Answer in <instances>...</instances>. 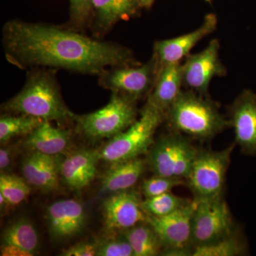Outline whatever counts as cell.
Masks as SVG:
<instances>
[{
    "mask_svg": "<svg viewBox=\"0 0 256 256\" xmlns=\"http://www.w3.org/2000/svg\"><path fill=\"white\" fill-rule=\"evenodd\" d=\"M6 60L21 69H63L98 76L111 67L140 65L128 47L89 37L68 26L9 20L2 28Z\"/></svg>",
    "mask_w": 256,
    "mask_h": 256,
    "instance_id": "cell-1",
    "label": "cell"
},
{
    "mask_svg": "<svg viewBox=\"0 0 256 256\" xmlns=\"http://www.w3.org/2000/svg\"><path fill=\"white\" fill-rule=\"evenodd\" d=\"M28 70L22 89L3 104V110L50 122L74 120L75 114L67 108L60 94L56 70L48 68Z\"/></svg>",
    "mask_w": 256,
    "mask_h": 256,
    "instance_id": "cell-2",
    "label": "cell"
},
{
    "mask_svg": "<svg viewBox=\"0 0 256 256\" xmlns=\"http://www.w3.org/2000/svg\"><path fill=\"white\" fill-rule=\"evenodd\" d=\"M166 118L175 132L197 140H208L230 127L215 102L192 90L181 92L166 112Z\"/></svg>",
    "mask_w": 256,
    "mask_h": 256,
    "instance_id": "cell-3",
    "label": "cell"
},
{
    "mask_svg": "<svg viewBox=\"0 0 256 256\" xmlns=\"http://www.w3.org/2000/svg\"><path fill=\"white\" fill-rule=\"evenodd\" d=\"M165 118L164 114L146 101L139 118L97 150L99 159L111 164L146 154L154 142L156 130Z\"/></svg>",
    "mask_w": 256,
    "mask_h": 256,
    "instance_id": "cell-4",
    "label": "cell"
},
{
    "mask_svg": "<svg viewBox=\"0 0 256 256\" xmlns=\"http://www.w3.org/2000/svg\"><path fill=\"white\" fill-rule=\"evenodd\" d=\"M137 101L112 92L108 104L90 114L76 116L74 121L82 134L92 139H110L124 132L138 120Z\"/></svg>",
    "mask_w": 256,
    "mask_h": 256,
    "instance_id": "cell-5",
    "label": "cell"
},
{
    "mask_svg": "<svg viewBox=\"0 0 256 256\" xmlns=\"http://www.w3.org/2000/svg\"><path fill=\"white\" fill-rule=\"evenodd\" d=\"M197 151L181 133H172L153 143L146 163L154 174L186 180Z\"/></svg>",
    "mask_w": 256,
    "mask_h": 256,
    "instance_id": "cell-6",
    "label": "cell"
},
{
    "mask_svg": "<svg viewBox=\"0 0 256 256\" xmlns=\"http://www.w3.org/2000/svg\"><path fill=\"white\" fill-rule=\"evenodd\" d=\"M234 146L232 144L222 151L198 150L186 178L194 198L206 200L222 194Z\"/></svg>",
    "mask_w": 256,
    "mask_h": 256,
    "instance_id": "cell-7",
    "label": "cell"
},
{
    "mask_svg": "<svg viewBox=\"0 0 256 256\" xmlns=\"http://www.w3.org/2000/svg\"><path fill=\"white\" fill-rule=\"evenodd\" d=\"M198 200L164 216H148L146 222L154 230L162 245V256H192V220Z\"/></svg>",
    "mask_w": 256,
    "mask_h": 256,
    "instance_id": "cell-8",
    "label": "cell"
},
{
    "mask_svg": "<svg viewBox=\"0 0 256 256\" xmlns=\"http://www.w3.org/2000/svg\"><path fill=\"white\" fill-rule=\"evenodd\" d=\"M160 72L159 64L152 55L146 63L140 65L106 69L98 76V84L112 92L137 101L150 95Z\"/></svg>",
    "mask_w": 256,
    "mask_h": 256,
    "instance_id": "cell-9",
    "label": "cell"
},
{
    "mask_svg": "<svg viewBox=\"0 0 256 256\" xmlns=\"http://www.w3.org/2000/svg\"><path fill=\"white\" fill-rule=\"evenodd\" d=\"M223 195L198 200L192 220L194 248L220 240L236 230Z\"/></svg>",
    "mask_w": 256,
    "mask_h": 256,
    "instance_id": "cell-10",
    "label": "cell"
},
{
    "mask_svg": "<svg viewBox=\"0 0 256 256\" xmlns=\"http://www.w3.org/2000/svg\"><path fill=\"white\" fill-rule=\"evenodd\" d=\"M220 41L213 38L206 48L194 54H190L185 58L182 64L184 86L202 96H208L212 79L226 74V68L220 60Z\"/></svg>",
    "mask_w": 256,
    "mask_h": 256,
    "instance_id": "cell-11",
    "label": "cell"
},
{
    "mask_svg": "<svg viewBox=\"0 0 256 256\" xmlns=\"http://www.w3.org/2000/svg\"><path fill=\"white\" fill-rule=\"evenodd\" d=\"M229 124L235 142L248 156H256V94L246 89L228 109Z\"/></svg>",
    "mask_w": 256,
    "mask_h": 256,
    "instance_id": "cell-12",
    "label": "cell"
},
{
    "mask_svg": "<svg viewBox=\"0 0 256 256\" xmlns=\"http://www.w3.org/2000/svg\"><path fill=\"white\" fill-rule=\"evenodd\" d=\"M137 192L128 190L112 193L102 206L104 224L110 232L128 230L146 220Z\"/></svg>",
    "mask_w": 256,
    "mask_h": 256,
    "instance_id": "cell-13",
    "label": "cell"
},
{
    "mask_svg": "<svg viewBox=\"0 0 256 256\" xmlns=\"http://www.w3.org/2000/svg\"><path fill=\"white\" fill-rule=\"evenodd\" d=\"M218 24L214 14H208L203 23L194 31L169 40H160L154 43L153 54L161 69L166 64L180 62L190 54V52L204 38L213 33Z\"/></svg>",
    "mask_w": 256,
    "mask_h": 256,
    "instance_id": "cell-14",
    "label": "cell"
},
{
    "mask_svg": "<svg viewBox=\"0 0 256 256\" xmlns=\"http://www.w3.org/2000/svg\"><path fill=\"white\" fill-rule=\"evenodd\" d=\"M46 214L50 233L54 238H72L80 233L85 226V210L77 200L54 202L47 208Z\"/></svg>",
    "mask_w": 256,
    "mask_h": 256,
    "instance_id": "cell-15",
    "label": "cell"
},
{
    "mask_svg": "<svg viewBox=\"0 0 256 256\" xmlns=\"http://www.w3.org/2000/svg\"><path fill=\"white\" fill-rule=\"evenodd\" d=\"M140 9L138 0H94L89 30L96 38H102L116 24L136 16Z\"/></svg>",
    "mask_w": 256,
    "mask_h": 256,
    "instance_id": "cell-16",
    "label": "cell"
},
{
    "mask_svg": "<svg viewBox=\"0 0 256 256\" xmlns=\"http://www.w3.org/2000/svg\"><path fill=\"white\" fill-rule=\"evenodd\" d=\"M97 150H80L60 161V178L69 188L80 190L94 181L99 161Z\"/></svg>",
    "mask_w": 256,
    "mask_h": 256,
    "instance_id": "cell-17",
    "label": "cell"
},
{
    "mask_svg": "<svg viewBox=\"0 0 256 256\" xmlns=\"http://www.w3.org/2000/svg\"><path fill=\"white\" fill-rule=\"evenodd\" d=\"M22 172L28 184L42 191H53L60 185V160L54 156L32 151L23 160Z\"/></svg>",
    "mask_w": 256,
    "mask_h": 256,
    "instance_id": "cell-18",
    "label": "cell"
},
{
    "mask_svg": "<svg viewBox=\"0 0 256 256\" xmlns=\"http://www.w3.org/2000/svg\"><path fill=\"white\" fill-rule=\"evenodd\" d=\"M183 84L182 64H166L161 69L158 80L148 96V102L165 114L180 95Z\"/></svg>",
    "mask_w": 256,
    "mask_h": 256,
    "instance_id": "cell-19",
    "label": "cell"
},
{
    "mask_svg": "<svg viewBox=\"0 0 256 256\" xmlns=\"http://www.w3.org/2000/svg\"><path fill=\"white\" fill-rule=\"evenodd\" d=\"M72 137L70 130L56 128L50 121H43L26 136L24 146L32 151L56 156L66 149Z\"/></svg>",
    "mask_w": 256,
    "mask_h": 256,
    "instance_id": "cell-20",
    "label": "cell"
},
{
    "mask_svg": "<svg viewBox=\"0 0 256 256\" xmlns=\"http://www.w3.org/2000/svg\"><path fill=\"white\" fill-rule=\"evenodd\" d=\"M146 164L140 158L111 164L102 176L101 191L112 194L130 190L144 173Z\"/></svg>",
    "mask_w": 256,
    "mask_h": 256,
    "instance_id": "cell-21",
    "label": "cell"
},
{
    "mask_svg": "<svg viewBox=\"0 0 256 256\" xmlns=\"http://www.w3.org/2000/svg\"><path fill=\"white\" fill-rule=\"evenodd\" d=\"M124 238L132 247L134 256L161 255L162 245L148 222H143L124 230Z\"/></svg>",
    "mask_w": 256,
    "mask_h": 256,
    "instance_id": "cell-22",
    "label": "cell"
},
{
    "mask_svg": "<svg viewBox=\"0 0 256 256\" xmlns=\"http://www.w3.org/2000/svg\"><path fill=\"white\" fill-rule=\"evenodd\" d=\"M2 242V245L18 247L34 256L38 248V236L30 220L21 218L5 229Z\"/></svg>",
    "mask_w": 256,
    "mask_h": 256,
    "instance_id": "cell-23",
    "label": "cell"
},
{
    "mask_svg": "<svg viewBox=\"0 0 256 256\" xmlns=\"http://www.w3.org/2000/svg\"><path fill=\"white\" fill-rule=\"evenodd\" d=\"M248 252L246 240L236 229L216 242L195 247L192 256H239L248 255Z\"/></svg>",
    "mask_w": 256,
    "mask_h": 256,
    "instance_id": "cell-24",
    "label": "cell"
},
{
    "mask_svg": "<svg viewBox=\"0 0 256 256\" xmlns=\"http://www.w3.org/2000/svg\"><path fill=\"white\" fill-rule=\"evenodd\" d=\"M43 120L25 114H4L0 118V142L1 144L9 142L16 136H26L33 132Z\"/></svg>",
    "mask_w": 256,
    "mask_h": 256,
    "instance_id": "cell-25",
    "label": "cell"
},
{
    "mask_svg": "<svg viewBox=\"0 0 256 256\" xmlns=\"http://www.w3.org/2000/svg\"><path fill=\"white\" fill-rule=\"evenodd\" d=\"M192 200L173 194L171 192L146 198L141 206L144 213L151 216H164L188 204Z\"/></svg>",
    "mask_w": 256,
    "mask_h": 256,
    "instance_id": "cell-26",
    "label": "cell"
},
{
    "mask_svg": "<svg viewBox=\"0 0 256 256\" xmlns=\"http://www.w3.org/2000/svg\"><path fill=\"white\" fill-rule=\"evenodd\" d=\"M31 192L30 184L24 178L16 175L1 173L0 194L6 198L10 206H16L24 201Z\"/></svg>",
    "mask_w": 256,
    "mask_h": 256,
    "instance_id": "cell-27",
    "label": "cell"
},
{
    "mask_svg": "<svg viewBox=\"0 0 256 256\" xmlns=\"http://www.w3.org/2000/svg\"><path fill=\"white\" fill-rule=\"evenodd\" d=\"M94 0H69V28L80 32L90 28Z\"/></svg>",
    "mask_w": 256,
    "mask_h": 256,
    "instance_id": "cell-28",
    "label": "cell"
},
{
    "mask_svg": "<svg viewBox=\"0 0 256 256\" xmlns=\"http://www.w3.org/2000/svg\"><path fill=\"white\" fill-rule=\"evenodd\" d=\"M184 184L183 178H166L154 174V176L143 182L141 185V191L146 198H150L171 192L173 188L182 186Z\"/></svg>",
    "mask_w": 256,
    "mask_h": 256,
    "instance_id": "cell-29",
    "label": "cell"
},
{
    "mask_svg": "<svg viewBox=\"0 0 256 256\" xmlns=\"http://www.w3.org/2000/svg\"><path fill=\"white\" fill-rule=\"evenodd\" d=\"M96 256H134L132 247L124 236L110 238L98 245Z\"/></svg>",
    "mask_w": 256,
    "mask_h": 256,
    "instance_id": "cell-30",
    "label": "cell"
},
{
    "mask_svg": "<svg viewBox=\"0 0 256 256\" xmlns=\"http://www.w3.org/2000/svg\"><path fill=\"white\" fill-rule=\"evenodd\" d=\"M98 245L94 242H82L76 244L63 250L62 256H96Z\"/></svg>",
    "mask_w": 256,
    "mask_h": 256,
    "instance_id": "cell-31",
    "label": "cell"
},
{
    "mask_svg": "<svg viewBox=\"0 0 256 256\" xmlns=\"http://www.w3.org/2000/svg\"><path fill=\"white\" fill-rule=\"evenodd\" d=\"M12 150L9 148H2L0 149V170L1 173H5L10 169L12 164Z\"/></svg>",
    "mask_w": 256,
    "mask_h": 256,
    "instance_id": "cell-32",
    "label": "cell"
},
{
    "mask_svg": "<svg viewBox=\"0 0 256 256\" xmlns=\"http://www.w3.org/2000/svg\"><path fill=\"white\" fill-rule=\"evenodd\" d=\"M0 255L2 256H32L31 254L18 247L8 245H2Z\"/></svg>",
    "mask_w": 256,
    "mask_h": 256,
    "instance_id": "cell-33",
    "label": "cell"
},
{
    "mask_svg": "<svg viewBox=\"0 0 256 256\" xmlns=\"http://www.w3.org/2000/svg\"><path fill=\"white\" fill-rule=\"evenodd\" d=\"M154 1H156V0H138L141 9H142V8H146V9L150 8L154 2Z\"/></svg>",
    "mask_w": 256,
    "mask_h": 256,
    "instance_id": "cell-34",
    "label": "cell"
},
{
    "mask_svg": "<svg viewBox=\"0 0 256 256\" xmlns=\"http://www.w3.org/2000/svg\"><path fill=\"white\" fill-rule=\"evenodd\" d=\"M206 2H212V0H206Z\"/></svg>",
    "mask_w": 256,
    "mask_h": 256,
    "instance_id": "cell-35",
    "label": "cell"
}]
</instances>
